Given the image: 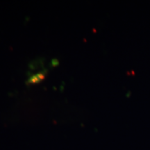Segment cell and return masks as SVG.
<instances>
[{"mask_svg":"<svg viewBox=\"0 0 150 150\" xmlns=\"http://www.w3.org/2000/svg\"><path fill=\"white\" fill-rule=\"evenodd\" d=\"M45 76V72H39L36 74L32 75V76L29 79V80H28V83L33 84L38 83V82H40V81H42L43 79H44Z\"/></svg>","mask_w":150,"mask_h":150,"instance_id":"6da1fadb","label":"cell"},{"mask_svg":"<svg viewBox=\"0 0 150 150\" xmlns=\"http://www.w3.org/2000/svg\"><path fill=\"white\" fill-rule=\"evenodd\" d=\"M52 65H56L59 64V61H58V60H56V59H54L53 61H52Z\"/></svg>","mask_w":150,"mask_h":150,"instance_id":"7a4b0ae2","label":"cell"}]
</instances>
